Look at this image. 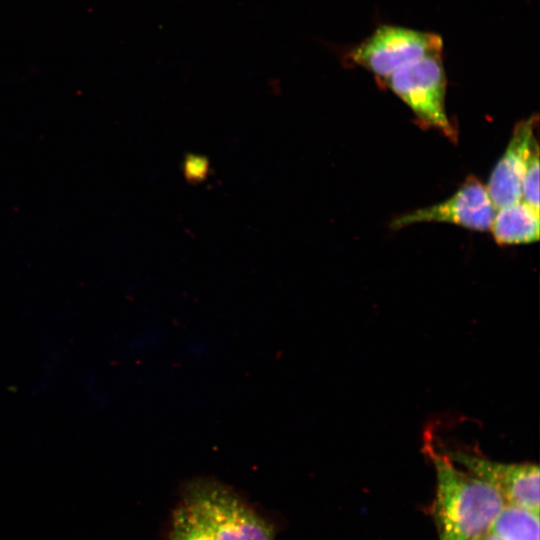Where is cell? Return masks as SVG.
<instances>
[{
    "label": "cell",
    "instance_id": "cell-1",
    "mask_svg": "<svg viewBox=\"0 0 540 540\" xmlns=\"http://www.w3.org/2000/svg\"><path fill=\"white\" fill-rule=\"evenodd\" d=\"M430 456L436 475L432 515L439 540H473L486 533L506 504L501 494L448 455L431 450Z\"/></svg>",
    "mask_w": 540,
    "mask_h": 540
},
{
    "label": "cell",
    "instance_id": "cell-2",
    "mask_svg": "<svg viewBox=\"0 0 540 540\" xmlns=\"http://www.w3.org/2000/svg\"><path fill=\"white\" fill-rule=\"evenodd\" d=\"M183 500L197 512L214 540H274L272 526L223 484L193 481Z\"/></svg>",
    "mask_w": 540,
    "mask_h": 540
},
{
    "label": "cell",
    "instance_id": "cell-3",
    "mask_svg": "<svg viewBox=\"0 0 540 540\" xmlns=\"http://www.w3.org/2000/svg\"><path fill=\"white\" fill-rule=\"evenodd\" d=\"M380 83L412 110L422 126L437 129L450 140H456V129L445 110L447 78L442 53L408 63Z\"/></svg>",
    "mask_w": 540,
    "mask_h": 540
},
{
    "label": "cell",
    "instance_id": "cell-4",
    "mask_svg": "<svg viewBox=\"0 0 540 540\" xmlns=\"http://www.w3.org/2000/svg\"><path fill=\"white\" fill-rule=\"evenodd\" d=\"M443 51L442 38L396 25H381L344 55L347 64L373 73L380 82L398 68Z\"/></svg>",
    "mask_w": 540,
    "mask_h": 540
},
{
    "label": "cell",
    "instance_id": "cell-5",
    "mask_svg": "<svg viewBox=\"0 0 540 540\" xmlns=\"http://www.w3.org/2000/svg\"><path fill=\"white\" fill-rule=\"evenodd\" d=\"M448 456L464 470L494 487L507 504L540 511V471L532 463H501L467 451Z\"/></svg>",
    "mask_w": 540,
    "mask_h": 540
},
{
    "label": "cell",
    "instance_id": "cell-6",
    "mask_svg": "<svg viewBox=\"0 0 540 540\" xmlns=\"http://www.w3.org/2000/svg\"><path fill=\"white\" fill-rule=\"evenodd\" d=\"M496 213L486 187L475 177H467L447 200L395 218L393 229L419 222H446L477 231L489 230Z\"/></svg>",
    "mask_w": 540,
    "mask_h": 540
},
{
    "label": "cell",
    "instance_id": "cell-7",
    "mask_svg": "<svg viewBox=\"0 0 540 540\" xmlns=\"http://www.w3.org/2000/svg\"><path fill=\"white\" fill-rule=\"evenodd\" d=\"M537 127V115L522 120L515 126L508 146L485 186L495 208L499 209L521 200L522 179Z\"/></svg>",
    "mask_w": 540,
    "mask_h": 540
},
{
    "label": "cell",
    "instance_id": "cell-8",
    "mask_svg": "<svg viewBox=\"0 0 540 540\" xmlns=\"http://www.w3.org/2000/svg\"><path fill=\"white\" fill-rule=\"evenodd\" d=\"M490 230L499 245L525 244L539 239V210L524 201L499 208Z\"/></svg>",
    "mask_w": 540,
    "mask_h": 540
},
{
    "label": "cell",
    "instance_id": "cell-9",
    "mask_svg": "<svg viewBox=\"0 0 540 540\" xmlns=\"http://www.w3.org/2000/svg\"><path fill=\"white\" fill-rule=\"evenodd\" d=\"M488 532L502 540H539V513L506 503L491 523Z\"/></svg>",
    "mask_w": 540,
    "mask_h": 540
},
{
    "label": "cell",
    "instance_id": "cell-10",
    "mask_svg": "<svg viewBox=\"0 0 540 540\" xmlns=\"http://www.w3.org/2000/svg\"><path fill=\"white\" fill-rule=\"evenodd\" d=\"M169 540H214L197 512L184 500L173 513Z\"/></svg>",
    "mask_w": 540,
    "mask_h": 540
},
{
    "label": "cell",
    "instance_id": "cell-11",
    "mask_svg": "<svg viewBox=\"0 0 540 540\" xmlns=\"http://www.w3.org/2000/svg\"><path fill=\"white\" fill-rule=\"evenodd\" d=\"M523 201L539 210V144L533 140L521 185Z\"/></svg>",
    "mask_w": 540,
    "mask_h": 540
},
{
    "label": "cell",
    "instance_id": "cell-12",
    "mask_svg": "<svg viewBox=\"0 0 540 540\" xmlns=\"http://www.w3.org/2000/svg\"><path fill=\"white\" fill-rule=\"evenodd\" d=\"M473 540H502V539L487 531L486 533L476 537Z\"/></svg>",
    "mask_w": 540,
    "mask_h": 540
}]
</instances>
